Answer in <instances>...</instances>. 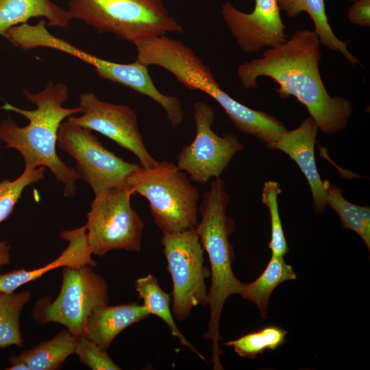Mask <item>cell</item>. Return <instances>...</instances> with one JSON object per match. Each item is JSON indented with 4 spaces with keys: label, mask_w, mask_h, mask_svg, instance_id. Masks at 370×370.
<instances>
[{
    "label": "cell",
    "mask_w": 370,
    "mask_h": 370,
    "mask_svg": "<svg viewBox=\"0 0 370 370\" xmlns=\"http://www.w3.org/2000/svg\"><path fill=\"white\" fill-rule=\"evenodd\" d=\"M320 44L314 29L296 30L281 45L240 64L237 74L247 89L257 88L260 77L272 79L279 86L275 91L280 97H295L319 130L333 134L346 128L353 108L347 99L331 97L328 92L319 67Z\"/></svg>",
    "instance_id": "1"
},
{
    "label": "cell",
    "mask_w": 370,
    "mask_h": 370,
    "mask_svg": "<svg viewBox=\"0 0 370 370\" xmlns=\"http://www.w3.org/2000/svg\"><path fill=\"white\" fill-rule=\"evenodd\" d=\"M69 88L62 83L49 82L45 88L33 93L23 90L26 99L36 108L23 110L5 103L1 110L13 111L29 120L19 127L9 119L0 123V140L8 148L16 149L22 156L25 165L45 166L50 170L57 181L64 185L65 197H73L77 192L76 182L79 180L77 170L66 164L57 154V136L64 119L82 113L79 106L64 108L62 103L69 97Z\"/></svg>",
    "instance_id": "2"
},
{
    "label": "cell",
    "mask_w": 370,
    "mask_h": 370,
    "mask_svg": "<svg viewBox=\"0 0 370 370\" xmlns=\"http://www.w3.org/2000/svg\"><path fill=\"white\" fill-rule=\"evenodd\" d=\"M134 45L136 61L147 66H160L188 88L209 95L221 106L235 127L254 136L269 148L287 130L276 117L242 104L222 90L210 69L182 41L163 35Z\"/></svg>",
    "instance_id": "3"
},
{
    "label": "cell",
    "mask_w": 370,
    "mask_h": 370,
    "mask_svg": "<svg viewBox=\"0 0 370 370\" xmlns=\"http://www.w3.org/2000/svg\"><path fill=\"white\" fill-rule=\"evenodd\" d=\"M230 201L223 180L220 177L213 179L210 188L203 194L199 205L201 219L195 226L210 265V320L204 337L211 341V362L214 370L223 369L220 360L223 352L219 344L221 339L219 323L223 306L230 295H240L243 286L232 267L234 252L230 236L234 230V221L226 212Z\"/></svg>",
    "instance_id": "4"
},
{
    "label": "cell",
    "mask_w": 370,
    "mask_h": 370,
    "mask_svg": "<svg viewBox=\"0 0 370 370\" xmlns=\"http://www.w3.org/2000/svg\"><path fill=\"white\" fill-rule=\"evenodd\" d=\"M127 184L147 199L153 221L162 234H175L196 226L200 195L188 175L177 164L162 161L139 166Z\"/></svg>",
    "instance_id": "5"
},
{
    "label": "cell",
    "mask_w": 370,
    "mask_h": 370,
    "mask_svg": "<svg viewBox=\"0 0 370 370\" xmlns=\"http://www.w3.org/2000/svg\"><path fill=\"white\" fill-rule=\"evenodd\" d=\"M69 12L100 34L135 43L184 29L163 0H69Z\"/></svg>",
    "instance_id": "6"
},
{
    "label": "cell",
    "mask_w": 370,
    "mask_h": 370,
    "mask_svg": "<svg viewBox=\"0 0 370 370\" xmlns=\"http://www.w3.org/2000/svg\"><path fill=\"white\" fill-rule=\"evenodd\" d=\"M133 193L127 184L95 195L84 224L92 254L103 256L112 250L140 251L144 223L131 206Z\"/></svg>",
    "instance_id": "7"
},
{
    "label": "cell",
    "mask_w": 370,
    "mask_h": 370,
    "mask_svg": "<svg viewBox=\"0 0 370 370\" xmlns=\"http://www.w3.org/2000/svg\"><path fill=\"white\" fill-rule=\"evenodd\" d=\"M108 285L92 267H63L59 294L34 306L32 315L40 323H57L76 336L84 335L88 317L97 306L108 304Z\"/></svg>",
    "instance_id": "8"
},
{
    "label": "cell",
    "mask_w": 370,
    "mask_h": 370,
    "mask_svg": "<svg viewBox=\"0 0 370 370\" xmlns=\"http://www.w3.org/2000/svg\"><path fill=\"white\" fill-rule=\"evenodd\" d=\"M161 243L173 282V313L177 320L183 321L194 307L208 306L205 280L210 271L204 264V249L195 227L163 234Z\"/></svg>",
    "instance_id": "9"
},
{
    "label": "cell",
    "mask_w": 370,
    "mask_h": 370,
    "mask_svg": "<svg viewBox=\"0 0 370 370\" xmlns=\"http://www.w3.org/2000/svg\"><path fill=\"white\" fill-rule=\"evenodd\" d=\"M57 147L75 160L79 180L86 182L95 195L127 185L128 176L140 166L108 150L91 130L67 121L59 127Z\"/></svg>",
    "instance_id": "10"
},
{
    "label": "cell",
    "mask_w": 370,
    "mask_h": 370,
    "mask_svg": "<svg viewBox=\"0 0 370 370\" xmlns=\"http://www.w3.org/2000/svg\"><path fill=\"white\" fill-rule=\"evenodd\" d=\"M193 115L196 127L195 138L190 145L183 147L176 164L193 181L205 184L220 177L234 156L243 148V145L236 135L219 136L213 131L214 111L210 105L195 101Z\"/></svg>",
    "instance_id": "11"
},
{
    "label": "cell",
    "mask_w": 370,
    "mask_h": 370,
    "mask_svg": "<svg viewBox=\"0 0 370 370\" xmlns=\"http://www.w3.org/2000/svg\"><path fill=\"white\" fill-rule=\"evenodd\" d=\"M78 116L66 118L68 122L96 131L133 153L144 167L154 166L157 161L149 153L139 131L137 116L127 106L100 100L92 92L81 94Z\"/></svg>",
    "instance_id": "12"
},
{
    "label": "cell",
    "mask_w": 370,
    "mask_h": 370,
    "mask_svg": "<svg viewBox=\"0 0 370 370\" xmlns=\"http://www.w3.org/2000/svg\"><path fill=\"white\" fill-rule=\"evenodd\" d=\"M221 14L245 53H256L264 47L275 48L288 38L278 0H255L250 13L240 11L227 1L223 4Z\"/></svg>",
    "instance_id": "13"
},
{
    "label": "cell",
    "mask_w": 370,
    "mask_h": 370,
    "mask_svg": "<svg viewBox=\"0 0 370 370\" xmlns=\"http://www.w3.org/2000/svg\"><path fill=\"white\" fill-rule=\"evenodd\" d=\"M314 120L309 116L293 130H286L271 149L286 153L299 166L310 185L313 208L323 212L326 208L325 190L315 162L314 145L319 132Z\"/></svg>",
    "instance_id": "14"
},
{
    "label": "cell",
    "mask_w": 370,
    "mask_h": 370,
    "mask_svg": "<svg viewBox=\"0 0 370 370\" xmlns=\"http://www.w3.org/2000/svg\"><path fill=\"white\" fill-rule=\"evenodd\" d=\"M62 239L68 242L66 249L54 260L35 269H23L0 273V291L13 293L21 286L37 280L49 271L60 267H80L89 265L94 267L96 261L92 258L85 225L60 234Z\"/></svg>",
    "instance_id": "15"
},
{
    "label": "cell",
    "mask_w": 370,
    "mask_h": 370,
    "mask_svg": "<svg viewBox=\"0 0 370 370\" xmlns=\"http://www.w3.org/2000/svg\"><path fill=\"white\" fill-rule=\"evenodd\" d=\"M150 312L137 302L95 308L86 322L84 336L104 351L130 325L147 319Z\"/></svg>",
    "instance_id": "16"
},
{
    "label": "cell",
    "mask_w": 370,
    "mask_h": 370,
    "mask_svg": "<svg viewBox=\"0 0 370 370\" xmlns=\"http://www.w3.org/2000/svg\"><path fill=\"white\" fill-rule=\"evenodd\" d=\"M34 17H44L49 26L69 27L70 12L50 0H0V35Z\"/></svg>",
    "instance_id": "17"
},
{
    "label": "cell",
    "mask_w": 370,
    "mask_h": 370,
    "mask_svg": "<svg viewBox=\"0 0 370 370\" xmlns=\"http://www.w3.org/2000/svg\"><path fill=\"white\" fill-rule=\"evenodd\" d=\"M77 339V336L64 329L51 339L11 356L9 362L24 363L30 370L58 369L69 356L75 354Z\"/></svg>",
    "instance_id": "18"
},
{
    "label": "cell",
    "mask_w": 370,
    "mask_h": 370,
    "mask_svg": "<svg viewBox=\"0 0 370 370\" xmlns=\"http://www.w3.org/2000/svg\"><path fill=\"white\" fill-rule=\"evenodd\" d=\"M280 10L289 17H295L305 12L314 25V31L320 42L332 51H337L352 65L359 64L357 58L347 49V42L335 35L328 22L324 0H278Z\"/></svg>",
    "instance_id": "19"
},
{
    "label": "cell",
    "mask_w": 370,
    "mask_h": 370,
    "mask_svg": "<svg viewBox=\"0 0 370 370\" xmlns=\"http://www.w3.org/2000/svg\"><path fill=\"white\" fill-rule=\"evenodd\" d=\"M296 278L293 267L284 261V256L271 255L260 276L250 283H243L240 295L255 303L261 317L265 319L268 313L269 298L275 288L284 282Z\"/></svg>",
    "instance_id": "20"
},
{
    "label": "cell",
    "mask_w": 370,
    "mask_h": 370,
    "mask_svg": "<svg viewBox=\"0 0 370 370\" xmlns=\"http://www.w3.org/2000/svg\"><path fill=\"white\" fill-rule=\"evenodd\" d=\"M135 288L143 301V306L150 314L161 319L169 328L171 334L182 345L206 361L204 356L187 340L176 325L170 308L171 296L162 289L157 278L151 274L140 277L135 281Z\"/></svg>",
    "instance_id": "21"
},
{
    "label": "cell",
    "mask_w": 370,
    "mask_h": 370,
    "mask_svg": "<svg viewBox=\"0 0 370 370\" xmlns=\"http://www.w3.org/2000/svg\"><path fill=\"white\" fill-rule=\"evenodd\" d=\"M326 205L331 207L339 216L341 226L355 232L370 250V208L360 206L347 201L342 195L339 186L323 181Z\"/></svg>",
    "instance_id": "22"
},
{
    "label": "cell",
    "mask_w": 370,
    "mask_h": 370,
    "mask_svg": "<svg viewBox=\"0 0 370 370\" xmlns=\"http://www.w3.org/2000/svg\"><path fill=\"white\" fill-rule=\"evenodd\" d=\"M31 298L32 293L28 290L16 293L0 291V348L22 346L20 318Z\"/></svg>",
    "instance_id": "23"
},
{
    "label": "cell",
    "mask_w": 370,
    "mask_h": 370,
    "mask_svg": "<svg viewBox=\"0 0 370 370\" xmlns=\"http://www.w3.org/2000/svg\"><path fill=\"white\" fill-rule=\"evenodd\" d=\"M286 334L285 330L271 325L229 341L224 345L233 347L239 356L253 359L267 349L275 350L282 345Z\"/></svg>",
    "instance_id": "24"
},
{
    "label": "cell",
    "mask_w": 370,
    "mask_h": 370,
    "mask_svg": "<svg viewBox=\"0 0 370 370\" xmlns=\"http://www.w3.org/2000/svg\"><path fill=\"white\" fill-rule=\"evenodd\" d=\"M45 166L25 165L23 173L16 179L0 182V223L12 213L24 189L45 178Z\"/></svg>",
    "instance_id": "25"
},
{
    "label": "cell",
    "mask_w": 370,
    "mask_h": 370,
    "mask_svg": "<svg viewBox=\"0 0 370 370\" xmlns=\"http://www.w3.org/2000/svg\"><path fill=\"white\" fill-rule=\"evenodd\" d=\"M281 192L279 184L271 180L264 182L262 192V202L268 208L271 217V236L268 247L276 256H284L288 251L278 210V197Z\"/></svg>",
    "instance_id": "26"
},
{
    "label": "cell",
    "mask_w": 370,
    "mask_h": 370,
    "mask_svg": "<svg viewBox=\"0 0 370 370\" xmlns=\"http://www.w3.org/2000/svg\"><path fill=\"white\" fill-rule=\"evenodd\" d=\"M81 363L92 370H119L121 369L110 357L106 351L103 350L84 335L77 336L75 351Z\"/></svg>",
    "instance_id": "27"
},
{
    "label": "cell",
    "mask_w": 370,
    "mask_h": 370,
    "mask_svg": "<svg viewBox=\"0 0 370 370\" xmlns=\"http://www.w3.org/2000/svg\"><path fill=\"white\" fill-rule=\"evenodd\" d=\"M370 0H356L347 11L348 20L359 27L370 26Z\"/></svg>",
    "instance_id": "28"
},
{
    "label": "cell",
    "mask_w": 370,
    "mask_h": 370,
    "mask_svg": "<svg viewBox=\"0 0 370 370\" xmlns=\"http://www.w3.org/2000/svg\"><path fill=\"white\" fill-rule=\"evenodd\" d=\"M11 262V247L6 241H0V270Z\"/></svg>",
    "instance_id": "29"
},
{
    "label": "cell",
    "mask_w": 370,
    "mask_h": 370,
    "mask_svg": "<svg viewBox=\"0 0 370 370\" xmlns=\"http://www.w3.org/2000/svg\"><path fill=\"white\" fill-rule=\"evenodd\" d=\"M349 1H351L352 2H354L356 0H349Z\"/></svg>",
    "instance_id": "30"
}]
</instances>
